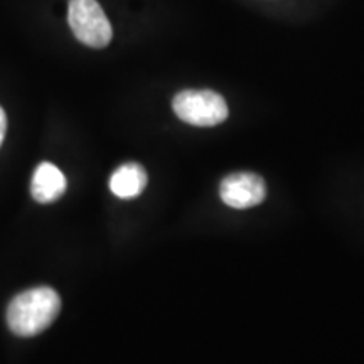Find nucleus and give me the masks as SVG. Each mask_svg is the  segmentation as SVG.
I'll list each match as a JSON object with an SVG mask.
<instances>
[{
	"label": "nucleus",
	"instance_id": "obj_1",
	"mask_svg": "<svg viewBox=\"0 0 364 364\" xmlns=\"http://www.w3.org/2000/svg\"><path fill=\"white\" fill-rule=\"evenodd\" d=\"M61 297L51 287H36L17 295L9 304L7 324L19 338H33L56 321Z\"/></svg>",
	"mask_w": 364,
	"mask_h": 364
},
{
	"label": "nucleus",
	"instance_id": "obj_2",
	"mask_svg": "<svg viewBox=\"0 0 364 364\" xmlns=\"http://www.w3.org/2000/svg\"><path fill=\"white\" fill-rule=\"evenodd\" d=\"M174 113L194 127H215L228 118L226 100L211 90H184L172 100Z\"/></svg>",
	"mask_w": 364,
	"mask_h": 364
},
{
	"label": "nucleus",
	"instance_id": "obj_3",
	"mask_svg": "<svg viewBox=\"0 0 364 364\" xmlns=\"http://www.w3.org/2000/svg\"><path fill=\"white\" fill-rule=\"evenodd\" d=\"M68 22L75 38L90 48L102 49L113 38L110 21L97 0H70Z\"/></svg>",
	"mask_w": 364,
	"mask_h": 364
},
{
	"label": "nucleus",
	"instance_id": "obj_4",
	"mask_svg": "<svg viewBox=\"0 0 364 364\" xmlns=\"http://www.w3.org/2000/svg\"><path fill=\"white\" fill-rule=\"evenodd\" d=\"M220 196L226 206L248 209L263 203L267 196L265 181L252 172H236L223 179Z\"/></svg>",
	"mask_w": 364,
	"mask_h": 364
},
{
	"label": "nucleus",
	"instance_id": "obj_5",
	"mask_svg": "<svg viewBox=\"0 0 364 364\" xmlns=\"http://www.w3.org/2000/svg\"><path fill=\"white\" fill-rule=\"evenodd\" d=\"M66 177L54 164L43 162L36 167L33 182H31V194L34 201L39 204H51L58 201L66 191Z\"/></svg>",
	"mask_w": 364,
	"mask_h": 364
},
{
	"label": "nucleus",
	"instance_id": "obj_6",
	"mask_svg": "<svg viewBox=\"0 0 364 364\" xmlns=\"http://www.w3.org/2000/svg\"><path fill=\"white\" fill-rule=\"evenodd\" d=\"M147 172L140 164L129 162L120 166L110 177V191L120 199H134L147 188Z\"/></svg>",
	"mask_w": 364,
	"mask_h": 364
},
{
	"label": "nucleus",
	"instance_id": "obj_7",
	"mask_svg": "<svg viewBox=\"0 0 364 364\" xmlns=\"http://www.w3.org/2000/svg\"><path fill=\"white\" fill-rule=\"evenodd\" d=\"M6 132H7V115H6V112H4V108L0 107V145H2V142H4Z\"/></svg>",
	"mask_w": 364,
	"mask_h": 364
}]
</instances>
